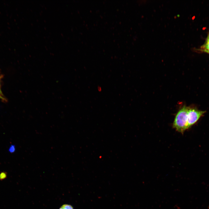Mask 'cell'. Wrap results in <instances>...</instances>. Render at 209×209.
<instances>
[{
	"label": "cell",
	"instance_id": "cell-1",
	"mask_svg": "<svg viewBox=\"0 0 209 209\" xmlns=\"http://www.w3.org/2000/svg\"><path fill=\"white\" fill-rule=\"evenodd\" d=\"M189 107H183L177 113L174 120L173 127L176 131L183 134L188 129V113Z\"/></svg>",
	"mask_w": 209,
	"mask_h": 209
},
{
	"label": "cell",
	"instance_id": "cell-2",
	"mask_svg": "<svg viewBox=\"0 0 209 209\" xmlns=\"http://www.w3.org/2000/svg\"><path fill=\"white\" fill-rule=\"evenodd\" d=\"M205 112L194 108L189 107L188 113V129L195 123Z\"/></svg>",
	"mask_w": 209,
	"mask_h": 209
},
{
	"label": "cell",
	"instance_id": "cell-3",
	"mask_svg": "<svg viewBox=\"0 0 209 209\" xmlns=\"http://www.w3.org/2000/svg\"><path fill=\"white\" fill-rule=\"evenodd\" d=\"M202 51L209 53V37H208L206 42L202 47Z\"/></svg>",
	"mask_w": 209,
	"mask_h": 209
},
{
	"label": "cell",
	"instance_id": "cell-4",
	"mask_svg": "<svg viewBox=\"0 0 209 209\" xmlns=\"http://www.w3.org/2000/svg\"><path fill=\"white\" fill-rule=\"evenodd\" d=\"M7 173L4 171L1 172L0 173V180L3 181L7 177Z\"/></svg>",
	"mask_w": 209,
	"mask_h": 209
},
{
	"label": "cell",
	"instance_id": "cell-5",
	"mask_svg": "<svg viewBox=\"0 0 209 209\" xmlns=\"http://www.w3.org/2000/svg\"><path fill=\"white\" fill-rule=\"evenodd\" d=\"M59 209H73V208L71 205L65 204L62 205Z\"/></svg>",
	"mask_w": 209,
	"mask_h": 209
},
{
	"label": "cell",
	"instance_id": "cell-6",
	"mask_svg": "<svg viewBox=\"0 0 209 209\" xmlns=\"http://www.w3.org/2000/svg\"><path fill=\"white\" fill-rule=\"evenodd\" d=\"M16 150V147L14 145H11L10 146L9 149L8 151L10 153H13L15 152Z\"/></svg>",
	"mask_w": 209,
	"mask_h": 209
},
{
	"label": "cell",
	"instance_id": "cell-7",
	"mask_svg": "<svg viewBox=\"0 0 209 209\" xmlns=\"http://www.w3.org/2000/svg\"><path fill=\"white\" fill-rule=\"evenodd\" d=\"M0 98L3 99V100H5L4 97L3 96V95L2 93L1 92V89H0Z\"/></svg>",
	"mask_w": 209,
	"mask_h": 209
},
{
	"label": "cell",
	"instance_id": "cell-8",
	"mask_svg": "<svg viewBox=\"0 0 209 209\" xmlns=\"http://www.w3.org/2000/svg\"><path fill=\"white\" fill-rule=\"evenodd\" d=\"M101 88L100 87H98V90L99 91H101Z\"/></svg>",
	"mask_w": 209,
	"mask_h": 209
},
{
	"label": "cell",
	"instance_id": "cell-9",
	"mask_svg": "<svg viewBox=\"0 0 209 209\" xmlns=\"http://www.w3.org/2000/svg\"><path fill=\"white\" fill-rule=\"evenodd\" d=\"M208 37H209V35H208Z\"/></svg>",
	"mask_w": 209,
	"mask_h": 209
}]
</instances>
